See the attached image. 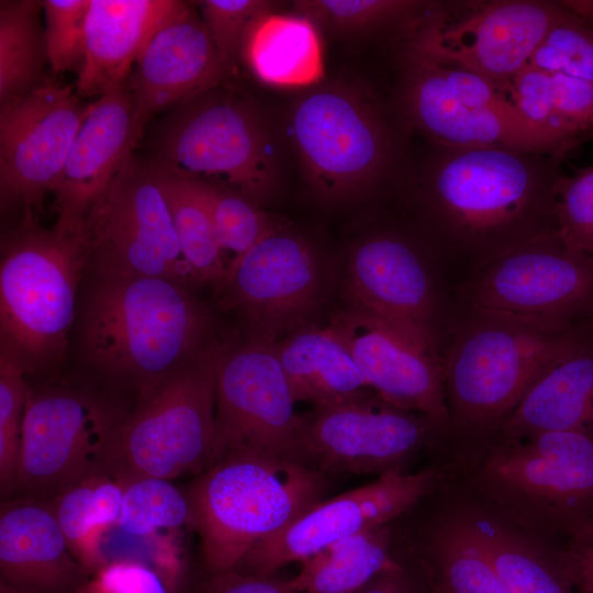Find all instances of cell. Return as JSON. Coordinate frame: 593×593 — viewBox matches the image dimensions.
I'll return each mask as SVG.
<instances>
[{
  "label": "cell",
  "instance_id": "7bdbcfd3",
  "mask_svg": "<svg viewBox=\"0 0 593 593\" xmlns=\"http://www.w3.org/2000/svg\"><path fill=\"white\" fill-rule=\"evenodd\" d=\"M76 593H170L161 575L147 564L133 560L107 563Z\"/></svg>",
  "mask_w": 593,
  "mask_h": 593
},
{
  "label": "cell",
  "instance_id": "1f68e13d",
  "mask_svg": "<svg viewBox=\"0 0 593 593\" xmlns=\"http://www.w3.org/2000/svg\"><path fill=\"white\" fill-rule=\"evenodd\" d=\"M43 1H0V105L48 83Z\"/></svg>",
  "mask_w": 593,
  "mask_h": 593
},
{
  "label": "cell",
  "instance_id": "e575fe53",
  "mask_svg": "<svg viewBox=\"0 0 593 593\" xmlns=\"http://www.w3.org/2000/svg\"><path fill=\"white\" fill-rule=\"evenodd\" d=\"M201 181L219 245L224 255L234 254L231 262L277 228L254 201L233 189Z\"/></svg>",
  "mask_w": 593,
  "mask_h": 593
},
{
  "label": "cell",
  "instance_id": "f546056e",
  "mask_svg": "<svg viewBox=\"0 0 593 593\" xmlns=\"http://www.w3.org/2000/svg\"><path fill=\"white\" fill-rule=\"evenodd\" d=\"M126 483L107 471L90 474L52 499V507L75 558L88 570L105 566L104 535L116 525Z\"/></svg>",
  "mask_w": 593,
  "mask_h": 593
},
{
  "label": "cell",
  "instance_id": "e0dca14e",
  "mask_svg": "<svg viewBox=\"0 0 593 593\" xmlns=\"http://www.w3.org/2000/svg\"><path fill=\"white\" fill-rule=\"evenodd\" d=\"M435 428L427 417L400 410L376 393L301 415L307 463L324 474L402 471Z\"/></svg>",
  "mask_w": 593,
  "mask_h": 593
},
{
  "label": "cell",
  "instance_id": "cb8c5ba5",
  "mask_svg": "<svg viewBox=\"0 0 593 593\" xmlns=\"http://www.w3.org/2000/svg\"><path fill=\"white\" fill-rule=\"evenodd\" d=\"M2 502L1 580L38 593H76L88 570L70 551L51 502Z\"/></svg>",
  "mask_w": 593,
  "mask_h": 593
},
{
  "label": "cell",
  "instance_id": "ba28073f",
  "mask_svg": "<svg viewBox=\"0 0 593 593\" xmlns=\"http://www.w3.org/2000/svg\"><path fill=\"white\" fill-rule=\"evenodd\" d=\"M156 160L255 203L275 188L268 134L253 105L219 87L171 108L154 136Z\"/></svg>",
  "mask_w": 593,
  "mask_h": 593
},
{
  "label": "cell",
  "instance_id": "7a4b0ae2",
  "mask_svg": "<svg viewBox=\"0 0 593 593\" xmlns=\"http://www.w3.org/2000/svg\"><path fill=\"white\" fill-rule=\"evenodd\" d=\"M533 154L447 147L429 178V201L451 237L492 258L555 231L561 177Z\"/></svg>",
  "mask_w": 593,
  "mask_h": 593
},
{
  "label": "cell",
  "instance_id": "836d02e7",
  "mask_svg": "<svg viewBox=\"0 0 593 593\" xmlns=\"http://www.w3.org/2000/svg\"><path fill=\"white\" fill-rule=\"evenodd\" d=\"M184 524L191 525L189 501L170 480L139 478L126 483L115 525L123 534L149 537L160 529H176Z\"/></svg>",
  "mask_w": 593,
  "mask_h": 593
},
{
  "label": "cell",
  "instance_id": "44dd1931",
  "mask_svg": "<svg viewBox=\"0 0 593 593\" xmlns=\"http://www.w3.org/2000/svg\"><path fill=\"white\" fill-rule=\"evenodd\" d=\"M345 289L349 306L436 351L432 279L410 243L392 235H376L359 243L348 259Z\"/></svg>",
  "mask_w": 593,
  "mask_h": 593
},
{
  "label": "cell",
  "instance_id": "6da1fadb",
  "mask_svg": "<svg viewBox=\"0 0 593 593\" xmlns=\"http://www.w3.org/2000/svg\"><path fill=\"white\" fill-rule=\"evenodd\" d=\"M88 278L74 325L77 357L91 384L127 407L220 339L210 309L179 282Z\"/></svg>",
  "mask_w": 593,
  "mask_h": 593
},
{
  "label": "cell",
  "instance_id": "5b68a950",
  "mask_svg": "<svg viewBox=\"0 0 593 593\" xmlns=\"http://www.w3.org/2000/svg\"><path fill=\"white\" fill-rule=\"evenodd\" d=\"M472 311L441 362L450 425L461 433L501 429L530 388L571 348L583 322L552 329Z\"/></svg>",
  "mask_w": 593,
  "mask_h": 593
},
{
  "label": "cell",
  "instance_id": "2e32d148",
  "mask_svg": "<svg viewBox=\"0 0 593 593\" xmlns=\"http://www.w3.org/2000/svg\"><path fill=\"white\" fill-rule=\"evenodd\" d=\"M440 473L390 471L360 488L322 500L289 526L256 545L233 569L268 577L326 547L403 515L436 488Z\"/></svg>",
  "mask_w": 593,
  "mask_h": 593
},
{
  "label": "cell",
  "instance_id": "ffe728a7",
  "mask_svg": "<svg viewBox=\"0 0 593 593\" xmlns=\"http://www.w3.org/2000/svg\"><path fill=\"white\" fill-rule=\"evenodd\" d=\"M402 100L410 120L447 147H502L529 154L562 152L560 135L523 115L468 105L450 94L425 59L409 54Z\"/></svg>",
  "mask_w": 593,
  "mask_h": 593
},
{
  "label": "cell",
  "instance_id": "ac0fdd59",
  "mask_svg": "<svg viewBox=\"0 0 593 593\" xmlns=\"http://www.w3.org/2000/svg\"><path fill=\"white\" fill-rule=\"evenodd\" d=\"M322 281L313 246L277 227L230 264L217 292L224 306L245 318L251 334L276 343L304 325L318 302Z\"/></svg>",
  "mask_w": 593,
  "mask_h": 593
},
{
  "label": "cell",
  "instance_id": "30bf717a",
  "mask_svg": "<svg viewBox=\"0 0 593 593\" xmlns=\"http://www.w3.org/2000/svg\"><path fill=\"white\" fill-rule=\"evenodd\" d=\"M79 233L94 277H158L199 286L150 161L134 155L87 213Z\"/></svg>",
  "mask_w": 593,
  "mask_h": 593
},
{
  "label": "cell",
  "instance_id": "bcb514c9",
  "mask_svg": "<svg viewBox=\"0 0 593 593\" xmlns=\"http://www.w3.org/2000/svg\"><path fill=\"white\" fill-rule=\"evenodd\" d=\"M356 593H432L419 563L404 562L381 572Z\"/></svg>",
  "mask_w": 593,
  "mask_h": 593
},
{
  "label": "cell",
  "instance_id": "b9f144b4",
  "mask_svg": "<svg viewBox=\"0 0 593 593\" xmlns=\"http://www.w3.org/2000/svg\"><path fill=\"white\" fill-rule=\"evenodd\" d=\"M550 75L555 128L574 144L593 133V82L562 74Z\"/></svg>",
  "mask_w": 593,
  "mask_h": 593
},
{
  "label": "cell",
  "instance_id": "7402d4cb",
  "mask_svg": "<svg viewBox=\"0 0 593 593\" xmlns=\"http://www.w3.org/2000/svg\"><path fill=\"white\" fill-rule=\"evenodd\" d=\"M143 132L127 81L90 103L53 190L57 223L79 226L133 156Z\"/></svg>",
  "mask_w": 593,
  "mask_h": 593
},
{
  "label": "cell",
  "instance_id": "3957f363",
  "mask_svg": "<svg viewBox=\"0 0 593 593\" xmlns=\"http://www.w3.org/2000/svg\"><path fill=\"white\" fill-rule=\"evenodd\" d=\"M88 256L79 230L51 228L25 216L2 235L0 351L26 376H48L61 366L74 328Z\"/></svg>",
  "mask_w": 593,
  "mask_h": 593
},
{
  "label": "cell",
  "instance_id": "d4e9b609",
  "mask_svg": "<svg viewBox=\"0 0 593 593\" xmlns=\"http://www.w3.org/2000/svg\"><path fill=\"white\" fill-rule=\"evenodd\" d=\"M188 5L179 0H90L76 93L101 97L125 83L155 32Z\"/></svg>",
  "mask_w": 593,
  "mask_h": 593
},
{
  "label": "cell",
  "instance_id": "60d3db41",
  "mask_svg": "<svg viewBox=\"0 0 593 593\" xmlns=\"http://www.w3.org/2000/svg\"><path fill=\"white\" fill-rule=\"evenodd\" d=\"M555 214V232L563 245L593 257V165L560 178Z\"/></svg>",
  "mask_w": 593,
  "mask_h": 593
},
{
  "label": "cell",
  "instance_id": "4dcf8cb0",
  "mask_svg": "<svg viewBox=\"0 0 593 593\" xmlns=\"http://www.w3.org/2000/svg\"><path fill=\"white\" fill-rule=\"evenodd\" d=\"M385 525L339 540L301 562L290 579L298 593H356L373 578L399 564Z\"/></svg>",
  "mask_w": 593,
  "mask_h": 593
},
{
  "label": "cell",
  "instance_id": "ee69618b",
  "mask_svg": "<svg viewBox=\"0 0 593 593\" xmlns=\"http://www.w3.org/2000/svg\"><path fill=\"white\" fill-rule=\"evenodd\" d=\"M560 556L574 589L593 593V522L566 537Z\"/></svg>",
  "mask_w": 593,
  "mask_h": 593
},
{
  "label": "cell",
  "instance_id": "d6a6232c",
  "mask_svg": "<svg viewBox=\"0 0 593 593\" xmlns=\"http://www.w3.org/2000/svg\"><path fill=\"white\" fill-rule=\"evenodd\" d=\"M432 593H511L485 558L443 517L415 552Z\"/></svg>",
  "mask_w": 593,
  "mask_h": 593
},
{
  "label": "cell",
  "instance_id": "8fae6325",
  "mask_svg": "<svg viewBox=\"0 0 593 593\" xmlns=\"http://www.w3.org/2000/svg\"><path fill=\"white\" fill-rule=\"evenodd\" d=\"M294 404L273 342L255 334L243 343L227 340L216 376L210 466L231 452L309 466Z\"/></svg>",
  "mask_w": 593,
  "mask_h": 593
},
{
  "label": "cell",
  "instance_id": "4fadbf2b",
  "mask_svg": "<svg viewBox=\"0 0 593 593\" xmlns=\"http://www.w3.org/2000/svg\"><path fill=\"white\" fill-rule=\"evenodd\" d=\"M567 12L562 2L506 0L456 20L433 13L415 27L409 53L479 75L508 93L514 77Z\"/></svg>",
  "mask_w": 593,
  "mask_h": 593
},
{
  "label": "cell",
  "instance_id": "f6af8a7d",
  "mask_svg": "<svg viewBox=\"0 0 593 593\" xmlns=\"http://www.w3.org/2000/svg\"><path fill=\"white\" fill-rule=\"evenodd\" d=\"M199 593H298L289 580H281L276 574L259 577L230 570L210 574L202 583Z\"/></svg>",
  "mask_w": 593,
  "mask_h": 593
},
{
  "label": "cell",
  "instance_id": "74e56055",
  "mask_svg": "<svg viewBox=\"0 0 593 593\" xmlns=\"http://www.w3.org/2000/svg\"><path fill=\"white\" fill-rule=\"evenodd\" d=\"M19 362L0 351V486L14 492L29 383Z\"/></svg>",
  "mask_w": 593,
  "mask_h": 593
},
{
  "label": "cell",
  "instance_id": "83f0119b",
  "mask_svg": "<svg viewBox=\"0 0 593 593\" xmlns=\"http://www.w3.org/2000/svg\"><path fill=\"white\" fill-rule=\"evenodd\" d=\"M242 58L261 81L301 87L323 76L322 47L315 25L295 15L268 13L250 27Z\"/></svg>",
  "mask_w": 593,
  "mask_h": 593
},
{
  "label": "cell",
  "instance_id": "ab89813d",
  "mask_svg": "<svg viewBox=\"0 0 593 593\" xmlns=\"http://www.w3.org/2000/svg\"><path fill=\"white\" fill-rule=\"evenodd\" d=\"M90 0H44L47 61L54 72L81 71Z\"/></svg>",
  "mask_w": 593,
  "mask_h": 593
},
{
  "label": "cell",
  "instance_id": "277c9868",
  "mask_svg": "<svg viewBox=\"0 0 593 593\" xmlns=\"http://www.w3.org/2000/svg\"><path fill=\"white\" fill-rule=\"evenodd\" d=\"M327 488L326 474L310 466L253 452L227 454L200 472L184 493L209 574L235 569Z\"/></svg>",
  "mask_w": 593,
  "mask_h": 593
},
{
  "label": "cell",
  "instance_id": "484cf974",
  "mask_svg": "<svg viewBox=\"0 0 593 593\" xmlns=\"http://www.w3.org/2000/svg\"><path fill=\"white\" fill-rule=\"evenodd\" d=\"M593 430V316L571 348L530 388L501 427L514 441L551 430Z\"/></svg>",
  "mask_w": 593,
  "mask_h": 593
},
{
  "label": "cell",
  "instance_id": "52a82bcc",
  "mask_svg": "<svg viewBox=\"0 0 593 593\" xmlns=\"http://www.w3.org/2000/svg\"><path fill=\"white\" fill-rule=\"evenodd\" d=\"M220 338L191 363L127 407L109 444L105 471L127 483L171 480L210 466Z\"/></svg>",
  "mask_w": 593,
  "mask_h": 593
},
{
  "label": "cell",
  "instance_id": "4316f807",
  "mask_svg": "<svg viewBox=\"0 0 593 593\" xmlns=\"http://www.w3.org/2000/svg\"><path fill=\"white\" fill-rule=\"evenodd\" d=\"M275 347L295 403L325 407L369 393L367 380L328 326L303 325Z\"/></svg>",
  "mask_w": 593,
  "mask_h": 593
},
{
  "label": "cell",
  "instance_id": "7c38bea8",
  "mask_svg": "<svg viewBox=\"0 0 593 593\" xmlns=\"http://www.w3.org/2000/svg\"><path fill=\"white\" fill-rule=\"evenodd\" d=\"M465 294L473 307L568 329L593 315V257L551 231L484 260Z\"/></svg>",
  "mask_w": 593,
  "mask_h": 593
},
{
  "label": "cell",
  "instance_id": "f1b7e54d",
  "mask_svg": "<svg viewBox=\"0 0 593 593\" xmlns=\"http://www.w3.org/2000/svg\"><path fill=\"white\" fill-rule=\"evenodd\" d=\"M150 163L181 253L198 284H209L219 291L224 283L228 262L215 235L202 181L158 160Z\"/></svg>",
  "mask_w": 593,
  "mask_h": 593
},
{
  "label": "cell",
  "instance_id": "d6986e66",
  "mask_svg": "<svg viewBox=\"0 0 593 593\" xmlns=\"http://www.w3.org/2000/svg\"><path fill=\"white\" fill-rule=\"evenodd\" d=\"M328 327L380 399L427 417L438 428L450 426L437 351L353 306L335 314Z\"/></svg>",
  "mask_w": 593,
  "mask_h": 593
},
{
  "label": "cell",
  "instance_id": "9c48e42d",
  "mask_svg": "<svg viewBox=\"0 0 593 593\" xmlns=\"http://www.w3.org/2000/svg\"><path fill=\"white\" fill-rule=\"evenodd\" d=\"M127 406L90 385L29 384L14 492L52 499L105 471L109 444Z\"/></svg>",
  "mask_w": 593,
  "mask_h": 593
},
{
  "label": "cell",
  "instance_id": "8d00e7d4",
  "mask_svg": "<svg viewBox=\"0 0 593 593\" xmlns=\"http://www.w3.org/2000/svg\"><path fill=\"white\" fill-rule=\"evenodd\" d=\"M527 65L593 82V25L568 10L542 38Z\"/></svg>",
  "mask_w": 593,
  "mask_h": 593
},
{
  "label": "cell",
  "instance_id": "7dc6e473",
  "mask_svg": "<svg viewBox=\"0 0 593 593\" xmlns=\"http://www.w3.org/2000/svg\"><path fill=\"white\" fill-rule=\"evenodd\" d=\"M0 593H38V592L0 580Z\"/></svg>",
  "mask_w": 593,
  "mask_h": 593
},
{
  "label": "cell",
  "instance_id": "d590c367",
  "mask_svg": "<svg viewBox=\"0 0 593 593\" xmlns=\"http://www.w3.org/2000/svg\"><path fill=\"white\" fill-rule=\"evenodd\" d=\"M422 3L405 0H301L296 14L337 34H357L409 19Z\"/></svg>",
  "mask_w": 593,
  "mask_h": 593
},
{
  "label": "cell",
  "instance_id": "603a6c76",
  "mask_svg": "<svg viewBox=\"0 0 593 593\" xmlns=\"http://www.w3.org/2000/svg\"><path fill=\"white\" fill-rule=\"evenodd\" d=\"M127 80L138 124L214 89L227 71L193 4L170 19L147 42Z\"/></svg>",
  "mask_w": 593,
  "mask_h": 593
},
{
  "label": "cell",
  "instance_id": "f35d334b",
  "mask_svg": "<svg viewBox=\"0 0 593 593\" xmlns=\"http://www.w3.org/2000/svg\"><path fill=\"white\" fill-rule=\"evenodd\" d=\"M195 3L230 74L242 58L250 27L261 16L272 13L276 7L275 2L266 0H203Z\"/></svg>",
  "mask_w": 593,
  "mask_h": 593
},
{
  "label": "cell",
  "instance_id": "8992f818",
  "mask_svg": "<svg viewBox=\"0 0 593 593\" xmlns=\"http://www.w3.org/2000/svg\"><path fill=\"white\" fill-rule=\"evenodd\" d=\"M486 506L544 538L593 522V430H551L501 440L473 471Z\"/></svg>",
  "mask_w": 593,
  "mask_h": 593
},
{
  "label": "cell",
  "instance_id": "5bb4252c",
  "mask_svg": "<svg viewBox=\"0 0 593 593\" xmlns=\"http://www.w3.org/2000/svg\"><path fill=\"white\" fill-rule=\"evenodd\" d=\"M291 132L311 188L327 202L363 193L387 160L379 118L344 89L324 88L302 98L292 113Z\"/></svg>",
  "mask_w": 593,
  "mask_h": 593
},
{
  "label": "cell",
  "instance_id": "9a60e30c",
  "mask_svg": "<svg viewBox=\"0 0 593 593\" xmlns=\"http://www.w3.org/2000/svg\"><path fill=\"white\" fill-rule=\"evenodd\" d=\"M72 86L46 83L0 107L1 210L38 220L89 110ZM21 217V219H22Z\"/></svg>",
  "mask_w": 593,
  "mask_h": 593
}]
</instances>
